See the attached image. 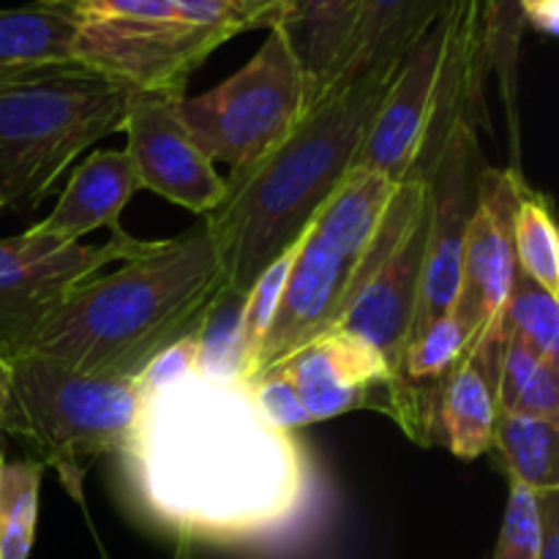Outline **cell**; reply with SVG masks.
Masks as SVG:
<instances>
[{
    "label": "cell",
    "mask_w": 559,
    "mask_h": 559,
    "mask_svg": "<svg viewBox=\"0 0 559 559\" xmlns=\"http://www.w3.org/2000/svg\"><path fill=\"white\" fill-rule=\"evenodd\" d=\"M115 459L131 511L173 538L246 559H317L331 535L320 464L257 413L243 382L194 374L142 399Z\"/></svg>",
    "instance_id": "obj_1"
},
{
    "label": "cell",
    "mask_w": 559,
    "mask_h": 559,
    "mask_svg": "<svg viewBox=\"0 0 559 559\" xmlns=\"http://www.w3.org/2000/svg\"><path fill=\"white\" fill-rule=\"evenodd\" d=\"M396 71H366L336 82L282 145L224 178V200L202 216L227 284L249 293L282 251L298 243L320 207L358 162L369 126Z\"/></svg>",
    "instance_id": "obj_2"
},
{
    "label": "cell",
    "mask_w": 559,
    "mask_h": 559,
    "mask_svg": "<svg viewBox=\"0 0 559 559\" xmlns=\"http://www.w3.org/2000/svg\"><path fill=\"white\" fill-rule=\"evenodd\" d=\"M224 287L227 273L200 218L80 284L27 353L87 377L136 380L158 353L197 336Z\"/></svg>",
    "instance_id": "obj_3"
},
{
    "label": "cell",
    "mask_w": 559,
    "mask_h": 559,
    "mask_svg": "<svg viewBox=\"0 0 559 559\" xmlns=\"http://www.w3.org/2000/svg\"><path fill=\"white\" fill-rule=\"evenodd\" d=\"M131 91L80 60L0 69V205L33 213L74 158L123 129Z\"/></svg>",
    "instance_id": "obj_4"
},
{
    "label": "cell",
    "mask_w": 559,
    "mask_h": 559,
    "mask_svg": "<svg viewBox=\"0 0 559 559\" xmlns=\"http://www.w3.org/2000/svg\"><path fill=\"white\" fill-rule=\"evenodd\" d=\"M140 415L134 380L71 371L36 353L11 360L5 435L27 442L36 462L52 467L74 500L102 456H118Z\"/></svg>",
    "instance_id": "obj_5"
},
{
    "label": "cell",
    "mask_w": 559,
    "mask_h": 559,
    "mask_svg": "<svg viewBox=\"0 0 559 559\" xmlns=\"http://www.w3.org/2000/svg\"><path fill=\"white\" fill-rule=\"evenodd\" d=\"M309 112V93L300 63L278 27L254 58L229 80L202 96L180 102V120L213 164L249 167L282 145Z\"/></svg>",
    "instance_id": "obj_6"
},
{
    "label": "cell",
    "mask_w": 559,
    "mask_h": 559,
    "mask_svg": "<svg viewBox=\"0 0 559 559\" xmlns=\"http://www.w3.org/2000/svg\"><path fill=\"white\" fill-rule=\"evenodd\" d=\"M429 218V183L409 175L396 186L385 218L355 271L353 293L336 325L371 344L399 380L413 338Z\"/></svg>",
    "instance_id": "obj_7"
},
{
    "label": "cell",
    "mask_w": 559,
    "mask_h": 559,
    "mask_svg": "<svg viewBox=\"0 0 559 559\" xmlns=\"http://www.w3.org/2000/svg\"><path fill=\"white\" fill-rule=\"evenodd\" d=\"M74 60L131 93L186 96L191 74L233 36L197 25L175 5L151 11H82Z\"/></svg>",
    "instance_id": "obj_8"
},
{
    "label": "cell",
    "mask_w": 559,
    "mask_h": 559,
    "mask_svg": "<svg viewBox=\"0 0 559 559\" xmlns=\"http://www.w3.org/2000/svg\"><path fill=\"white\" fill-rule=\"evenodd\" d=\"M153 240L109 238L107 243H66L27 227L0 238V353L9 360L27 353L80 284L151 249Z\"/></svg>",
    "instance_id": "obj_9"
},
{
    "label": "cell",
    "mask_w": 559,
    "mask_h": 559,
    "mask_svg": "<svg viewBox=\"0 0 559 559\" xmlns=\"http://www.w3.org/2000/svg\"><path fill=\"white\" fill-rule=\"evenodd\" d=\"M276 369L298 388L314 424L374 409L396 420L409 440L431 445L429 399L404 385L371 344L342 328L322 333Z\"/></svg>",
    "instance_id": "obj_10"
},
{
    "label": "cell",
    "mask_w": 559,
    "mask_h": 559,
    "mask_svg": "<svg viewBox=\"0 0 559 559\" xmlns=\"http://www.w3.org/2000/svg\"><path fill=\"white\" fill-rule=\"evenodd\" d=\"M484 169L486 162L478 145V129L469 123H456L426 173L431 218L413 336L456 306L462 289L464 243L478 205V183Z\"/></svg>",
    "instance_id": "obj_11"
},
{
    "label": "cell",
    "mask_w": 559,
    "mask_h": 559,
    "mask_svg": "<svg viewBox=\"0 0 559 559\" xmlns=\"http://www.w3.org/2000/svg\"><path fill=\"white\" fill-rule=\"evenodd\" d=\"M186 96L131 93L126 112V156L134 167L140 189L153 191L197 216H207L224 200L222 175L216 164L197 147L180 120Z\"/></svg>",
    "instance_id": "obj_12"
},
{
    "label": "cell",
    "mask_w": 559,
    "mask_h": 559,
    "mask_svg": "<svg viewBox=\"0 0 559 559\" xmlns=\"http://www.w3.org/2000/svg\"><path fill=\"white\" fill-rule=\"evenodd\" d=\"M358 265L360 262L347 260L342 251L322 240L311 224L306 227L276 317L267 328V336L246 382L273 371L306 344L338 325L353 293Z\"/></svg>",
    "instance_id": "obj_13"
},
{
    "label": "cell",
    "mask_w": 559,
    "mask_h": 559,
    "mask_svg": "<svg viewBox=\"0 0 559 559\" xmlns=\"http://www.w3.org/2000/svg\"><path fill=\"white\" fill-rule=\"evenodd\" d=\"M524 178L516 169L480 173L478 205L467 229L462 260V289L456 309L473 317L480 333L500 325L511 295L516 257H513V213Z\"/></svg>",
    "instance_id": "obj_14"
},
{
    "label": "cell",
    "mask_w": 559,
    "mask_h": 559,
    "mask_svg": "<svg viewBox=\"0 0 559 559\" xmlns=\"http://www.w3.org/2000/svg\"><path fill=\"white\" fill-rule=\"evenodd\" d=\"M440 55L442 20L404 58L391 91L371 120L355 167L385 175L393 183H402L413 173L435 115Z\"/></svg>",
    "instance_id": "obj_15"
},
{
    "label": "cell",
    "mask_w": 559,
    "mask_h": 559,
    "mask_svg": "<svg viewBox=\"0 0 559 559\" xmlns=\"http://www.w3.org/2000/svg\"><path fill=\"white\" fill-rule=\"evenodd\" d=\"M506 336L500 325L480 333L451 374L440 382L431 418V445H445L462 462L491 451L497 404V366Z\"/></svg>",
    "instance_id": "obj_16"
},
{
    "label": "cell",
    "mask_w": 559,
    "mask_h": 559,
    "mask_svg": "<svg viewBox=\"0 0 559 559\" xmlns=\"http://www.w3.org/2000/svg\"><path fill=\"white\" fill-rule=\"evenodd\" d=\"M136 191L140 180L126 151H96L74 169L52 213L31 227L66 243H82L98 227H107L112 238H126L120 213Z\"/></svg>",
    "instance_id": "obj_17"
},
{
    "label": "cell",
    "mask_w": 559,
    "mask_h": 559,
    "mask_svg": "<svg viewBox=\"0 0 559 559\" xmlns=\"http://www.w3.org/2000/svg\"><path fill=\"white\" fill-rule=\"evenodd\" d=\"M364 0H282L276 27L300 63L309 107L344 74Z\"/></svg>",
    "instance_id": "obj_18"
},
{
    "label": "cell",
    "mask_w": 559,
    "mask_h": 559,
    "mask_svg": "<svg viewBox=\"0 0 559 559\" xmlns=\"http://www.w3.org/2000/svg\"><path fill=\"white\" fill-rule=\"evenodd\" d=\"M451 0H364L360 5L358 31L344 74H366V71H396L415 44L445 16Z\"/></svg>",
    "instance_id": "obj_19"
},
{
    "label": "cell",
    "mask_w": 559,
    "mask_h": 559,
    "mask_svg": "<svg viewBox=\"0 0 559 559\" xmlns=\"http://www.w3.org/2000/svg\"><path fill=\"white\" fill-rule=\"evenodd\" d=\"M396 186L385 175L353 167L331 200L320 207L311 229L347 260L360 262L385 218Z\"/></svg>",
    "instance_id": "obj_20"
},
{
    "label": "cell",
    "mask_w": 559,
    "mask_h": 559,
    "mask_svg": "<svg viewBox=\"0 0 559 559\" xmlns=\"http://www.w3.org/2000/svg\"><path fill=\"white\" fill-rule=\"evenodd\" d=\"M76 16L47 5L0 9V69L74 60Z\"/></svg>",
    "instance_id": "obj_21"
},
{
    "label": "cell",
    "mask_w": 559,
    "mask_h": 559,
    "mask_svg": "<svg viewBox=\"0 0 559 559\" xmlns=\"http://www.w3.org/2000/svg\"><path fill=\"white\" fill-rule=\"evenodd\" d=\"M478 336L480 331L473 317L453 306L451 311L431 320L424 331L415 333L409 342L402 360V380L429 399L431 418H435L437 388L451 374L453 366L467 355Z\"/></svg>",
    "instance_id": "obj_22"
},
{
    "label": "cell",
    "mask_w": 559,
    "mask_h": 559,
    "mask_svg": "<svg viewBox=\"0 0 559 559\" xmlns=\"http://www.w3.org/2000/svg\"><path fill=\"white\" fill-rule=\"evenodd\" d=\"M557 440L559 429L551 420L530 418V415L508 413V409L497 413L491 448H497L508 475L513 480H522L530 489H559Z\"/></svg>",
    "instance_id": "obj_23"
},
{
    "label": "cell",
    "mask_w": 559,
    "mask_h": 559,
    "mask_svg": "<svg viewBox=\"0 0 559 559\" xmlns=\"http://www.w3.org/2000/svg\"><path fill=\"white\" fill-rule=\"evenodd\" d=\"M246 295L227 284L197 331V377L211 382H243Z\"/></svg>",
    "instance_id": "obj_24"
},
{
    "label": "cell",
    "mask_w": 559,
    "mask_h": 559,
    "mask_svg": "<svg viewBox=\"0 0 559 559\" xmlns=\"http://www.w3.org/2000/svg\"><path fill=\"white\" fill-rule=\"evenodd\" d=\"M513 257L516 267L538 287L559 298V235L551 205L524 180L513 213Z\"/></svg>",
    "instance_id": "obj_25"
},
{
    "label": "cell",
    "mask_w": 559,
    "mask_h": 559,
    "mask_svg": "<svg viewBox=\"0 0 559 559\" xmlns=\"http://www.w3.org/2000/svg\"><path fill=\"white\" fill-rule=\"evenodd\" d=\"M44 469L36 459H0V559L31 557Z\"/></svg>",
    "instance_id": "obj_26"
},
{
    "label": "cell",
    "mask_w": 559,
    "mask_h": 559,
    "mask_svg": "<svg viewBox=\"0 0 559 559\" xmlns=\"http://www.w3.org/2000/svg\"><path fill=\"white\" fill-rule=\"evenodd\" d=\"M500 333L522 338L540 358L559 360V298L516 267L511 295L500 317Z\"/></svg>",
    "instance_id": "obj_27"
},
{
    "label": "cell",
    "mask_w": 559,
    "mask_h": 559,
    "mask_svg": "<svg viewBox=\"0 0 559 559\" xmlns=\"http://www.w3.org/2000/svg\"><path fill=\"white\" fill-rule=\"evenodd\" d=\"M304 238V235H300ZM300 240L289 246L287 251L276 257L260 276L254 278L251 289L246 293V311H243V347H246V377L251 374V366H254L257 353H260L262 342L267 336V328H271L273 317H276L278 300H282L284 287H287L289 271L295 265V257H298Z\"/></svg>",
    "instance_id": "obj_28"
},
{
    "label": "cell",
    "mask_w": 559,
    "mask_h": 559,
    "mask_svg": "<svg viewBox=\"0 0 559 559\" xmlns=\"http://www.w3.org/2000/svg\"><path fill=\"white\" fill-rule=\"evenodd\" d=\"M524 14L519 0H486V52L491 74H497L508 109H513L519 80V47H522Z\"/></svg>",
    "instance_id": "obj_29"
},
{
    "label": "cell",
    "mask_w": 559,
    "mask_h": 559,
    "mask_svg": "<svg viewBox=\"0 0 559 559\" xmlns=\"http://www.w3.org/2000/svg\"><path fill=\"white\" fill-rule=\"evenodd\" d=\"M540 530V491L511 478L506 516L491 559H538Z\"/></svg>",
    "instance_id": "obj_30"
},
{
    "label": "cell",
    "mask_w": 559,
    "mask_h": 559,
    "mask_svg": "<svg viewBox=\"0 0 559 559\" xmlns=\"http://www.w3.org/2000/svg\"><path fill=\"white\" fill-rule=\"evenodd\" d=\"M249 388L251 404L257 407V413L267 420L271 426L284 431H298L304 426L314 424L306 409L304 399H300L298 388L293 385L287 374L282 369H273L267 374L257 377V380L243 382Z\"/></svg>",
    "instance_id": "obj_31"
},
{
    "label": "cell",
    "mask_w": 559,
    "mask_h": 559,
    "mask_svg": "<svg viewBox=\"0 0 559 559\" xmlns=\"http://www.w3.org/2000/svg\"><path fill=\"white\" fill-rule=\"evenodd\" d=\"M197 374V336L183 338V342L173 344L164 353H158L151 364L142 369L134 385L140 393V402L147 396L167 391V388L178 385V382L189 380Z\"/></svg>",
    "instance_id": "obj_32"
},
{
    "label": "cell",
    "mask_w": 559,
    "mask_h": 559,
    "mask_svg": "<svg viewBox=\"0 0 559 559\" xmlns=\"http://www.w3.org/2000/svg\"><path fill=\"white\" fill-rule=\"evenodd\" d=\"M540 360L546 358H540L522 338L506 336L500 353V366H497V404H500V409H508L516 402V396L524 391V385L535 374Z\"/></svg>",
    "instance_id": "obj_33"
},
{
    "label": "cell",
    "mask_w": 559,
    "mask_h": 559,
    "mask_svg": "<svg viewBox=\"0 0 559 559\" xmlns=\"http://www.w3.org/2000/svg\"><path fill=\"white\" fill-rule=\"evenodd\" d=\"M508 413L530 415V418L559 420V360H540V366L535 369V374L530 377V382L524 385V391L519 393L516 402L508 407Z\"/></svg>",
    "instance_id": "obj_34"
},
{
    "label": "cell",
    "mask_w": 559,
    "mask_h": 559,
    "mask_svg": "<svg viewBox=\"0 0 559 559\" xmlns=\"http://www.w3.org/2000/svg\"><path fill=\"white\" fill-rule=\"evenodd\" d=\"M169 3H173L189 22L216 27V31H224L233 38L238 36V33L249 31L229 0H169Z\"/></svg>",
    "instance_id": "obj_35"
},
{
    "label": "cell",
    "mask_w": 559,
    "mask_h": 559,
    "mask_svg": "<svg viewBox=\"0 0 559 559\" xmlns=\"http://www.w3.org/2000/svg\"><path fill=\"white\" fill-rule=\"evenodd\" d=\"M540 524L538 559H559V489L540 491Z\"/></svg>",
    "instance_id": "obj_36"
},
{
    "label": "cell",
    "mask_w": 559,
    "mask_h": 559,
    "mask_svg": "<svg viewBox=\"0 0 559 559\" xmlns=\"http://www.w3.org/2000/svg\"><path fill=\"white\" fill-rule=\"evenodd\" d=\"M519 3H522V14L527 25H533L546 38L557 36L559 0H519Z\"/></svg>",
    "instance_id": "obj_37"
},
{
    "label": "cell",
    "mask_w": 559,
    "mask_h": 559,
    "mask_svg": "<svg viewBox=\"0 0 559 559\" xmlns=\"http://www.w3.org/2000/svg\"><path fill=\"white\" fill-rule=\"evenodd\" d=\"M11 409V360L0 353V429Z\"/></svg>",
    "instance_id": "obj_38"
},
{
    "label": "cell",
    "mask_w": 559,
    "mask_h": 559,
    "mask_svg": "<svg viewBox=\"0 0 559 559\" xmlns=\"http://www.w3.org/2000/svg\"><path fill=\"white\" fill-rule=\"evenodd\" d=\"M36 3L47 5V9L66 11V14H76V11H80L87 0H36Z\"/></svg>",
    "instance_id": "obj_39"
},
{
    "label": "cell",
    "mask_w": 559,
    "mask_h": 559,
    "mask_svg": "<svg viewBox=\"0 0 559 559\" xmlns=\"http://www.w3.org/2000/svg\"><path fill=\"white\" fill-rule=\"evenodd\" d=\"M173 559H194V544L186 538H175V555Z\"/></svg>",
    "instance_id": "obj_40"
},
{
    "label": "cell",
    "mask_w": 559,
    "mask_h": 559,
    "mask_svg": "<svg viewBox=\"0 0 559 559\" xmlns=\"http://www.w3.org/2000/svg\"><path fill=\"white\" fill-rule=\"evenodd\" d=\"M0 213H3V205H0Z\"/></svg>",
    "instance_id": "obj_41"
},
{
    "label": "cell",
    "mask_w": 559,
    "mask_h": 559,
    "mask_svg": "<svg viewBox=\"0 0 559 559\" xmlns=\"http://www.w3.org/2000/svg\"><path fill=\"white\" fill-rule=\"evenodd\" d=\"M0 459H3V451H0Z\"/></svg>",
    "instance_id": "obj_42"
}]
</instances>
